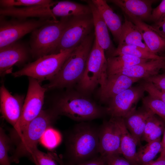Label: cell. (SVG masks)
Wrapping results in <instances>:
<instances>
[{
    "mask_svg": "<svg viewBox=\"0 0 165 165\" xmlns=\"http://www.w3.org/2000/svg\"><path fill=\"white\" fill-rule=\"evenodd\" d=\"M95 38L93 31L75 49L57 74L43 86L46 91L55 89H71L77 85L85 70Z\"/></svg>",
    "mask_w": 165,
    "mask_h": 165,
    "instance_id": "1",
    "label": "cell"
},
{
    "mask_svg": "<svg viewBox=\"0 0 165 165\" xmlns=\"http://www.w3.org/2000/svg\"><path fill=\"white\" fill-rule=\"evenodd\" d=\"M68 90L56 98L51 108L58 116H64L75 121L83 122L107 114L106 107L99 106L77 90Z\"/></svg>",
    "mask_w": 165,
    "mask_h": 165,
    "instance_id": "2",
    "label": "cell"
},
{
    "mask_svg": "<svg viewBox=\"0 0 165 165\" xmlns=\"http://www.w3.org/2000/svg\"><path fill=\"white\" fill-rule=\"evenodd\" d=\"M99 130L84 122L74 128L67 143L68 157L72 163H71L84 162L99 153Z\"/></svg>",
    "mask_w": 165,
    "mask_h": 165,
    "instance_id": "3",
    "label": "cell"
},
{
    "mask_svg": "<svg viewBox=\"0 0 165 165\" xmlns=\"http://www.w3.org/2000/svg\"><path fill=\"white\" fill-rule=\"evenodd\" d=\"M57 116L51 108L42 109L23 132L15 151L9 157L11 162L18 163L21 158L29 157L37 148V144L44 132L51 127Z\"/></svg>",
    "mask_w": 165,
    "mask_h": 165,
    "instance_id": "4",
    "label": "cell"
},
{
    "mask_svg": "<svg viewBox=\"0 0 165 165\" xmlns=\"http://www.w3.org/2000/svg\"><path fill=\"white\" fill-rule=\"evenodd\" d=\"M107 61L105 51L95 39L83 73L76 85L77 90L87 95L98 85L105 84L108 77Z\"/></svg>",
    "mask_w": 165,
    "mask_h": 165,
    "instance_id": "5",
    "label": "cell"
},
{
    "mask_svg": "<svg viewBox=\"0 0 165 165\" xmlns=\"http://www.w3.org/2000/svg\"><path fill=\"white\" fill-rule=\"evenodd\" d=\"M69 17L61 18L57 22L45 24L31 32L29 47L33 58L37 59L53 53Z\"/></svg>",
    "mask_w": 165,
    "mask_h": 165,
    "instance_id": "6",
    "label": "cell"
},
{
    "mask_svg": "<svg viewBox=\"0 0 165 165\" xmlns=\"http://www.w3.org/2000/svg\"><path fill=\"white\" fill-rule=\"evenodd\" d=\"M76 47L41 57L21 69L12 72V75L14 77L27 76L40 83L45 80L49 81L57 74Z\"/></svg>",
    "mask_w": 165,
    "mask_h": 165,
    "instance_id": "7",
    "label": "cell"
},
{
    "mask_svg": "<svg viewBox=\"0 0 165 165\" xmlns=\"http://www.w3.org/2000/svg\"><path fill=\"white\" fill-rule=\"evenodd\" d=\"M28 90L21 114L16 129L12 132V141L18 142L27 126L42 110L46 90L37 80L31 77H28Z\"/></svg>",
    "mask_w": 165,
    "mask_h": 165,
    "instance_id": "8",
    "label": "cell"
},
{
    "mask_svg": "<svg viewBox=\"0 0 165 165\" xmlns=\"http://www.w3.org/2000/svg\"><path fill=\"white\" fill-rule=\"evenodd\" d=\"M92 13L70 16L53 54L75 48L93 31Z\"/></svg>",
    "mask_w": 165,
    "mask_h": 165,
    "instance_id": "9",
    "label": "cell"
},
{
    "mask_svg": "<svg viewBox=\"0 0 165 165\" xmlns=\"http://www.w3.org/2000/svg\"><path fill=\"white\" fill-rule=\"evenodd\" d=\"M53 19L39 18L6 20L0 16V48L19 40L23 36L45 24L57 22Z\"/></svg>",
    "mask_w": 165,
    "mask_h": 165,
    "instance_id": "10",
    "label": "cell"
},
{
    "mask_svg": "<svg viewBox=\"0 0 165 165\" xmlns=\"http://www.w3.org/2000/svg\"><path fill=\"white\" fill-rule=\"evenodd\" d=\"M145 90L140 84L131 87L111 98L106 107L107 114L111 117L124 118L136 109L135 106L142 97Z\"/></svg>",
    "mask_w": 165,
    "mask_h": 165,
    "instance_id": "11",
    "label": "cell"
},
{
    "mask_svg": "<svg viewBox=\"0 0 165 165\" xmlns=\"http://www.w3.org/2000/svg\"><path fill=\"white\" fill-rule=\"evenodd\" d=\"M121 132L115 117L104 122L99 134V153L105 157L121 154Z\"/></svg>",
    "mask_w": 165,
    "mask_h": 165,
    "instance_id": "12",
    "label": "cell"
},
{
    "mask_svg": "<svg viewBox=\"0 0 165 165\" xmlns=\"http://www.w3.org/2000/svg\"><path fill=\"white\" fill-rule=\"evenodd\" d=\"M30 55V47L19 41L0 48L1 77L12 73L13 67L24 64L28 61Z\"/></svg>",
    "mask_w": 165,
    "mask_h": 165,
    "instance_id": "13",
    "label": "cell"
},
{
    "mask_svg": "<svg viewBox=\"0 0 165 165\" xmlns=\"http://www.w3.org/2000/svg\"><path fill=\"white\" fill-rule=\"evenodd\" d=\"M24 96L16 94L12 95L2 84L0 88V110L2 117L13 127H16L20 118Z\"/></svg>",
    "mask_w": 165,
    "mask_h": 165,
    "instance_id": "14",
    "label": "cell"
},
{
    "mask_svg": "<svg viewBox=\"0 0 165 165\" xmlns=\"http://www.w3.org/2000/svg\"><path fill=\"white\" fill-rule=\"evenodd\" d=\"M140 80L120 74L108 75L105 84L100 87L98 91L100 101L107 103L112 97L130 87Z\"/></svg>",
    "mask_w": 165,
    "mask_h": 165,
    "instance_id": "15",
    "label": "cell"
},
{
    "mask_svg": "<svg viewBox=\"0 0 165 165\" xmlns=\"http://www.w3.org/2000/svg\"><path fill=\"white\" fill-rule=\"evenodd\" d=\"M127 18L138 28L145 43L151 52L158 54L165 51V34L153 26L147 24L138 18L131 16Z\"/></svg>",
    "mask_w": 165,
    "mask_h": 165,
    "instance_id": "16",
    "label": "cell"
},
{
    "mask_svg": "<svg viewBox=\"0 0 165 165\" xmlns=\"http://www.w3.org/2000/svg\"><path fill=\"white\" fill-rule=\"evenodd\" d=\"M53 3L47 5H39L17 8L15 7L0 8V14L18 19L38 17L56 20L53 14L51 7Z\"/></svg>",
    "mask_w": 165,
    "mask_h": 165,
    "instance_id": "17",
    "label": "cell"
},
{
    "mask_svg": "<svg viewBox=\"0 0 165 165\" xmlns=\"http://www.w3.org/2000/svg\"><path fill=\"white\" fill-rule=\"evenodd\" d=\"M122 10L127 17H137L143 21L150 20L153 0H111Z\"/></svg>",
    "mask_w": 165,
    "mask_h": 165,
    "instance_id": "18",
    "label": "cell"
},
{
    "mask_svg": "<svg viewBox=\"0 0 165 165\" xmlns=\"http://www.w3.org/2000/svg\"><path fill=\"white\" fill-rule=\"evenodd\" d=\"M90 7L93 16L95 38L109 56L116 48L111 39L108 28L98 9L92 0L86 1Z\"/></svg>",
    "mask_w": 165,
    "mask_h": 165,
    "instance_id": "19",
    "label": "cell"
},
{
    "mask_svg": "<svg viewBox=\"0 0 165 165\" xmlns=\"http://www.w3.org/2000/svg\"><path fill=\"white\" fill-rule=\"evenodd\" d=\"M153 114L143 106L139 109H135L123 118L126 128L139 145H141V138L147 120Z\"/></svg>",
    "mask_w": 165,
    "mask_h": 165,
    "instance_id": "20",
    "label": "cell"
},
{
    "mask_svg": "<svg viewBox=\"0 0 165 165\" xmlns=\"http://www.w3.org/2000/svg\"><path fill=\"white\" fill-rule=\"evenodd\" d=\"M165 60L162 59L149 60L121 70L115 74L144 79L159 74L161 69H165Z\"/></svg>",
    "mask_w": 165,
    "mask_h": 165,
    "instance_id": "21",
    "label": "cell"
},
{
    "mask_svg": "<svg viewBox=\"0 0 165 165\" xmlns=\"http://www.w3.org/2000/svg\"><path fill=\"white\" fill-rule=\"evenodd\" d=\"M108 28L112 34L114 40L119 44L120 39L123 23L119 16L108 5L107 1L92 0Z\"/></svg>",
    "mask_w": 165,
    "mask_h": 165,
    "instance_id": "22",
    "label": "cell"
},
{
    "mask_svg": "<svg viewBox=\"0 0 165 165\" xmlns=\"http://www.w3.org/2000/svg\"><path fill=\"white\" fill-rule=\"evenodd\" d=\"M115 118L120 130L121 154L132 165H136V147L138 143L126 128L123 118Z\"/></svg>",
    "mask_w": 165,
    "mask_h": 165,
    "instance_id": "23",
    "label": "cell"
},
{
    "mask_svg": "<svg viewBox=\"0 0 165 165\" xmlns=\"http://www.w3.org/2000/svg\"><path fill=\"white\" fill-rule=\"evenodd\" d=\"M52 13L56 18L72 16L91 14L87 5H84L70 1H54L51 7Z\"/></svg>",
    "mask_w": 165,
    "mask_h": 165,
    "instance_id": "24",
    "label": "cell"
},
{
    "mask_svg": "<svg viewBox=\"0 0 165 165\" xmlns=\"http://www.w3.org/2000/svg\"><path fill=\"white\" fill-rule=\"evenodd\" d=\"M124 17L118 45L135 46L150 51L143 42L142 35L138 28L125 15Z\"/></svg>",
    "mask_w": 165,
    "mask_h": 165,
    "instance_id": "25",
    "label": "cell"
},
{
    "mask_svg": "<svg viewBox=\"0 0 165 165\" xmlns=\"http://www.w3.org/2000/svg\"><path fill=\"white\" fill-rule=\"evenodd\" d=\"M122 55H130L139 58L148 60H165V56L154 53L149 50L135 46L118 45L108 56L113 57Z\"/></svg>",
    "mask_w": 165,
    "mask_h": 165,
    "instance_id": "26",
    "label": "cell"
},
{
    "mask_svg": "<svg viewBox=\"0 0 165 165\" xmlns=\"http://www.w3.org/2000/svg\"><path fill=\"white\" fill-rule=\"evenodd\" d=\"M107 59L108 75L115 74L124 69L149 60L128 55L109 57Z\"/></svg>",
    "mask_w": 165,
    "mask_h": 165,
    "instance_id": "27",
    "label": "cell"
},
{
    "mask_svg": "<svg viewBox=\"0 0 165 165\" xmlns=\"http://www.w3.org/2000/svg\"><path fill=\"white\" fill-rule=\"evenodd\" d=\"M165 128V123L163 120L156 115H152L147 120L141 141L148 143L160 138Z\"/></svg>",
    "mask_w": 165,
    "mask_h": 165,
    "instance_id": "28",
    "label": "cell"
},
{
    "mask_svg": "<svg viewBox=\"0 0 165 165\" xmlns=\"http://www.w3.org/2000/svg\"><path fill=\"white\" fill-rule=\"evenodd\" d=\"M162 148L160 138L140 147L137 152L136 164H144L153 161L157 155L161 152Z\"/></svg>",
    "mask_w": 165,
    "mask_h": 165,
    "instance_id": "29",
    "label": "cell"
},
{
    "mask_svg": "<svg viewBox=\"0 0 165 165\" xmlns=\"http://www.w3.org/2000/svg\"><path fill=\"white\" fill-rule=\"evenodd\" d=\"M142 99L143 106L160 117L165 123V103L149 95Z\"/></svg>",
    "mask_w": 165,
    "mask_h": 165,
    "instance_id": "30",
    "label": "cell"
},
{
    "mask_svg": "<svg viewBox=\"0 0 165 165\" xmlns=\"http://www.w3.org/2000/svg\"><path fill=\"white\" fill-rule=\"evenodd\" d=\"M61 139L60 132L50 127L44 132L40 141L46 148L49 149H52L60 144Z\"/></svg>",
    "mask_w": 165,
    "mask_h": 165,
    "instance_id": "31",
    "label": "cell"
},
{
    "mask_svg": "<svg viewBox=\"0 0 165 165\" xmlns=\"http://www.w3.org/2000/svg\"><path fill=\"white\" fill-rule=\"evenodd\" d=\"M11 140L2 127L0 128V165H11L8 152L10 149Z\"/></svg>",
    "mask_w": 165,
    "mask_h": 165,
    "instance_id": "32",
    "label": "cell"
},
{
    "mask_svg": "<svg viewBox=\"0 0 165 165\" xmlns=\"http://www.w3.org/2000/svg\"><path fill=\"white\" fill-rule=\"evenodd\" d=\"M53 2L51 0H0L1 8L15 6H30L39 5H47Z\"/></svg>",
    "mask_w": 165,
    "mask_h": 165,
    "instance_id": "33",
    "label": "cell"
},
{
    "mask_svg": "<svg viewBox=\"0 0 165 165\" xmlns=\"http://www.w3.org/2000/svg\"><path fill=\"white\" fill-rule=\"evenodd\" d=\"M35 165H57L56 161L50 152L46 153L36 148L29 157Z\"/></svg>",
    "mask_w": 165,
    "mask_h": 165,
    "instance_id": "34",
    "label": "cell"
},
{
    "mask_svg": "<svg viewBox=\"0 0 165 165\" xmlns=\"http://www.w3.org/2000/svg\"><path fill=\"white\" fill-rule=\"evenodd\" d=\"M51 154L60 165H106L104 158L100 156L95 157L84 162L77 164L65 163L61 156H58L55 153L52 152Z\"/></svg>",
    "mask_w": 165,
    "mask_h": 165,
    "instance_id": "35",
    "label": "cell"
},
{
    "mask_svg": "<svg viewBox=\"0 0 165 165\" xmlns=\"http://www.w3.org/2000/svg\"><path fill=\"white\" fill-rule=\"evenodd\" d=\"M140 84L148 95L159 99L165 103V91L161 90L151 82L144 80Z\"/></svg>",
    "mask_w": 165,
    "mask_h": 165,
    "instance_id": "36",
    "label": "cell"
},
{
    "mask_svg": "<svg viewBox=\"0 0 165 165\" xmlns=\"http://www.w3.org/2000/svg\"><path fill=\"white\" fill-rule=\"evenodd\" d=\"M165 17V0H163L156 8L152 9L150 20L156 23Z\"/></svg>",
    "mask_w": 165,
    "mask_h": 165,
    "instance_id": "37",
    "label": "cell"
},
{
    "mask_svg": "<svg viewBox=\"0 0 165 165\" xmlns=\"http://www.w3.org/2000/svg\"><path fill=\"white\" fill-rule=\"evenodd\" d=\"M104 158L106 165H132L127 160L119 155H111Z\"/></svg>",
    "mask_w": 165,
    "mask_h": 165,
    "instance_id": "38",
    "label": "cell"
},
{
    "mask_svg": "<svg viewBox=\"0 0 165 165\" xmlns=\"http://www.w3.org/2000/svg\"><path fill=\"white\" fill-rule=\"evenodd\" d=\"M143 80L151 82L158 89L165 91V74H158Z\"/></svg>",
    "mask_w": 165,
    "mask_h": 165,
    "instance_id": "39",
    "label": "cell"
},
{
    "mask_svg": "<svg viewBox=\"0 0 165 165\" xmlns=\"http://www.w3.org/2000/svg\"><path fill=\"white\" fill-rule=\"evenodd\" d=\"M135 165H165V157L160 156L155 161H152L148 163L142 164Z\"/></svg>",
    "mask_w": 165,
    "mask_h": 165,
    "instance_id": "40",
    "label": "cell"
},
{
    "mask_svg": "<svg viewBox=\"0 0 165 165\" xmlns=\"http://www.w3.org/2000/svg\"><path fill=\"white\" fill-rule=\"evenodd\" d=\"M153 26L165 35V17Z\"/></svg>",
    "mask_w": 165,
    "mask_h": 165,
    "instance_id": "41",
    "label": "cell"
},
{
    "mask_svg": "<svg viewBox=\"0 0 165 165\" xmlns=\"http://www.w3.org/2000/svg\"><path fill=\"white\" fill-rule=\"evenodd\" d=\"M161 141L162 148L160 156L165 157V128L163 133V138Z\"/></svg>",
    "mask_w": 165,
    "mask_h": 165,
    "instance_id": "42",
    "label": "cell"
},
{
    "mask_svg": "<svg viewBox=\"0 0 165 165\" xmlns=\"http://www.w3.org/2000/svg\"></svg>",
    "mask_w": 165,
    "mask_h": 165,
    "instance_id": "43",
    "label": "cell"
}]
</instances>
